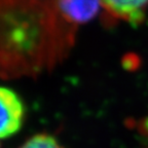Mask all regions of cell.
Returning <instances> with one entry per match:
<instances>
[{
	"instance_id": "2",
	"label": "cell",
	"mask_w": 148,
	"mask_h": 148,
	"mask_svg": "<svg viewBox=\"0 0 148 148\" xmlns=\"http://www.w3.org/2000/svg\"><path fill=\"white\" fill-rule=\"evenodd\" d=\"M25 119V106L12 88L0 86V139L12 137L21 130Z\"/></svg>"
},
{
	"instance_id": "6",
	"label": "cell",
	"mask_w": 148,
	"mask_h": 148,
	"mask_svg": "<svg viewBox=\"0 0 148 148\" xmlns=\"http://www.w3.org/2000/svg\"><path fill=\"white\" fill-rule=\"evenodd\" d=\"M146 131L148 132V121H147V123H146Z\"/></svg>"
},
{
	"instance_id": "3",
	"label": "cell",
	"mask_w": 148,
	"mask_h": 148,
	"mask_svg": "<svg viewBox=\"0 0 148 148\" xmlns=\"http://www.w3.org/2000/svg\"><path fill=\"white\" fill-rule=\"evenodd\" d=\"M108 21L139 25L148 12V0H100Z\"/></svg>"
},
{
	"instance_id": "5",
	"label": "cell",
	"mask_w": 148,
	"mask_h": 148,
	"mask_svg": "<svg viewBox=\"0 0 148 148\" xmlns=\"http://www.w3.org/2000/svg\"><path fill=\"white\" fill-rule=\"evenodd\" d=\"M18 148H64L60 142L49 134H37L29 138Z\"/></svg>"
},
{
	"instance_id": "1",
	"label": "cell",
	"mask_w": 148,
	"mask_h": 148,
	"mask_svg": "<svg viewBox=\"0 0 148 148\" xmlns=\"http://www.w3.org/2000/svg\"><path fill=\"white\" fill-rule=\"evenodd\" d=\"M77 28L57 0H0V77H34L64 60Z\"/></svg>"
},
{
	"instance_id": "4",
	"label": "cell",
	"mask_w": 148,
	"mask_h": 148,
	"mask_svg": "<svg viewBox=\"0 0 148 148\" xmlns=\"http://www.w3.org/2000/svg\"><path fill=\"white\" fill-rule=\"evenodd\" d=\"M59 9L70 25L78 29L98 16L102 9L100 0H57Z\"/></svg>"
}]
</instances>
